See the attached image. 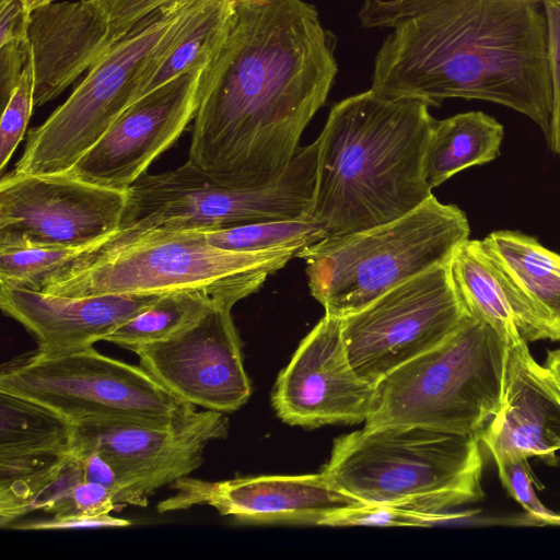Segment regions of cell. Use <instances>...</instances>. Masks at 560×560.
Returning a JSON list of instances; mask_svg holds the SVG:
<instances>
[{"label":"cell","instance_id":"1","mask_svg":"<svg viewBox=\"0 0 560 560\" xmlns=\"http://www.w3.org/2000/svg\"><path fill=\"white\" fill-rule=\"evenodd\" d=\"M335 48L310 2L235 0L202 69L188 162L234 188L281 177L334 84Z\"/></svg>","mask_w":560,"mask_h":560},{"label":"cell","instance_id":"2","mask_svg":"<svg viewBox=\"0 0 560 560\" xmlns=\"http://www.w3.org/2000/svg\"><path fill=\"white\" fill-rule=\"evenodd\" d=\"M373 91L440 106L447 98L503 105L546 137L552 116L540 0H439L393 27L377 51Z\"/></svg>","mask_w":560,"mask_h":560},{"label":"cell","instance_id":"3","mask_svg":"<svg viewBox=\"0 0 560 560\" xmlns=\"http://www.w3.org/2000/svg\"><path fill=\"white\" fill-rule=\"evenodd\" d=\"M434 121L428 104L372 89L335 104L317 138L308 218L340 236L422 205L432 196L423 162Z\"/></svg>","mask_w":560,"mask_h":560},{"label":"cell","instance_id":"4","mask_svg":"<svg viewBox=\"0 0 560 560\" xmlns=\"http://www.w3.org/2000/svg\"><path fill=\"white\" fill-rule=\"evenodd\" d=\"M205 230H119L54 273L42 292L66 296L196 292L233 307L298 255L296 249L233 252Z\"/></svg>","mask_w":560,"mask_h":560},{"label":"cell","instance_id":"5","mask_svg":"<svg viewBox=\"0 0 560 560\" xmlns=\"http://www.w3.org/2000/svg\"><path fill=\"white\" fill-rule=\"evenodd\" d=\"M479 435L420 425L363 428L334 441L323 471L366 504L446 513L483 498Z\"/></svg>","mask_w":560,"mask_h":560},{"label":"cell","instance_id":"6","mask_svg":"<svg viewBox=\"0 0 560 560\" xmlns=\"http://www.w3.org/2000/svg\"><path fill=\"white\" fill-rule=\"evenodd\" d=\"M465 212L433 195L392 222L301 249L310 292L338 318L352 315L381 295L438 265L451 260L469 238Z\"/></svg>","mask_w":560,"mask_h":560},{"label":"cell","instance_id":"7","mask_svg":"<svg viewBox=\"0 0 560 560\" xmlns=\"http://www.w3.org/2000/svg\"><path fill=\"white\" fill-rule=\"evenodd\" d=\"M506 352L499 332L471 314L444 342L376 384L364 428L420 425L479 435L502 402Z\"/></svg>","mask_w":560,"mask_h":560},{"label":"cell","instance_id":"8","mask_svg":"<svg viewBox=\"0 0 560 560\" xmlns=\"http://www.w3.org/2000/svg\"><path fill=\"white\" fill-rule=\"evenodd\" d=\"M318 155L317 139L300 147L277 180L254 188L224 186L188 161L142 174L128 189L119 230H218L264 221L308 218Z\"/></svg>","mask_w":560,"mask_h":560},{"label":"cell","instance_id":"9","mask_svg":"<svg viewBox=\"0 0 560 560\" xmlns=\"http://www.w3.org/2000/svg\"><path fill=\"white\" fill-rule=\"evenodd\" d=\"M0 390L37 402L73 424L118 420L164 425L196 411L141 365L102 354L93 346L15 359L2 366Z\"/></svg>","mask_w":560,"mask_h":560},{"label":"cell","instance_id":"10","mask_svg":"<svg viewBox=\"0 0 560 560\" xmlns=\"http://www.w3.org/2000/svg\"><path fill=\"white\" fill-rule=\"evenodd\" d=\"M188 0H175L139 22L97 61L70 96L31 129L12 170L67 173L132 103L140 73Z\"/></svg>","mask_w":560,"mask_h":560},{"label":"cell","instance_id":"11","mask_svg":"<svg viewBox=\"0 0 560 560\" xmlns=\"http://www.w3.org/2000/svg\"><path fill=\"white\" fill-rule=\"evenodd\" d=\"M452 278L450 261L390 289L342 318L349 362L376 386L405 363L450 338L470 316Z\"/></svg>","mask_w":560,"mask_h":560},{"label":"cell","instance_id":"12","mask_svg":"<svg viewBox=\"0 0 560 560\" xmlns=\"http://www.w3.org/2000/svg\"><path fill=\"white\" fill-rule=\"evenodd\" d=\"M127 190L68 173L19 174L0 180V243L93 246L120 229Z\"/></svg>","mask_w":560,"mask_h":560},{"label":"cell","instance_id":"13","mask_svg":"<svg viewBox=\"0 0 560 560\" xmlns=\"http://www.w3.org/2000/svg\"><path fill=\"white\" fill-rule=\"evenodd\" d=\"M73 425V445L96 448L117 471L129 505L141 508L159 488L198 469L206 446L229 433L225 413L207 409L164 425L118 420Z\"/></svg>","mask_w":560,"mask_h":560},{"label":"cell","instance_id":"14","mask_svg":"<svg viewBox=\"0 0 560 560\" xmlns=\"http://www.w3.org/2000/svg\"><path fill=\"white\" fill-rule=\"evenodd\" d=\"M133 352L139 365L165 389L196 407L234 412L250 397L242 342L229 306L217 305L174 336Z\"/></svg>","mask_w":560,"mask_h":560},{"label":"cell","instance_id":"15","mask_svg":"<svg viewBox=\"0 0 560 560\" xmlns=\"http://www.w3.org/2000/svg\"><path fill=\"white\" fill-rule=\"evenodd\" d=\"M374 400L375 386L349 362L342 319L327 314L301 341L271 394L277 416L305 428L365 422Z\"/></svg>","mask_w":560,"mask_h":560},{"label":"cell","instance_id":"16","mask_svg":"<svg viewBox=\"0 0 560 560\" xmlns=\"http://www.w3.org/2000/svg\"><path fill=\"white\" fill-rule=\"evenodd\" d=\"M202 69L167 82L127 107L67 173L127 190L194 120Z\"/></svg>","mask_w":560,"mask_h":560},{"label":"cell","instance_id":"17","mask_svg":"<svg viewBox=\"0 0 560 560\" xmlns=\"http://www.w3.org/2000/svg\"><path fill=\"white\" fill-rule=\"evenodd\" d=\"M175 493L158 505L160 513L209 505L244 524L323 525L332 513L360 504L323 470L298 476H257L220 481L183 477Z\"/></svg>","mask_w":560,"mask_h":560},{"label":"cell","instance_id":"18","mask_svg":"<svg viewBox=\"0 0 560 560\" xmlns=\"http://www.w3.org/2000/svg\"><path fill=\"white\" fill-rule=\"evenodd\" d=\"M479 439L495 464L530 457L559 463L560 396L524 338L508 346L502 402Z\"/></svg>","mask_w":560,"mask_h":560},{"label":"cell","instance_id":"19","mask_svg":"<svg viewBox=\"0 0 560 560\" xmlns=\"http://www.w3.org/2000/svg\"><path fill=\"white\" fill-rule=\"evenodd\" d=\"M163 294L120 293L66 296L0 284L2 312L19 322L44 355L92 347Z\"/></svg>","mask_w":560,"mask_h":560},{"label":"cell","instance_id":"20","mask_svg":"<svg viewBox=\"0 0 560 560\" xmlns=\"http://www.w3.org/2000/svg\"><path fill=\"white\" fill-rule=\"evenodd\" d=\"M28 35L36 107L58 97L120 39L106 14L89 0L37 8L31 14Z\"/></svg>","mask_w":560,"mask_h":560},{"label":"cell","instance_id":"21","mask_svg":"<svg viewBox=\"0 0 560 560\" xmlns=\"http://www.w3.org/2000/svg\"><path fill=\"white\" fill-rule=\"evenodd\" d=\"M482 252L527 341H560V254L536 237L499 230L480 240Z\"/></svg>","mask_w":560,"mask_h":560},{"label":"cell","instance_id":"22","mask_svg":"<svg viewBox=\"0 0 560 560\" xmlns=\"http://www.w3.org/2000/svg\"><path fill=\"white\" fill-rule=\"evenodd\" d=\"M235 0H188L140 73L132 103L167 82L205 68L223 42Z\"/></svg>","mask_w":560,"mask_h":560},{"label":"cell","instance_id":"23","mask_svg":"<svg viewBox=\"0 0 560 560\" xmlns=\"http://www.w3.org/2000/svg\"><path fill=\"white\" fill-rule=\"evenodd\" d=\"M503 137V126L482 112L435 119L423 162L427 183L433 189L467 167L493 161Z\"/></svg>","mask_w":560,"mask_h":560},{"label":"cell","instance_id":"24","mask_svg":"<svg viewBox=\"0 0 560 560\" xmlns=\"http://www.w3.org/2000/svg\"><path fill=\"white\" fill-rule=\"evenodd\" d=\"M74 425L32 400L0 390V457L66 454Z\"/></svg>","mask_w":560,"mask_h":560},{"label":"cell","instance_id":"25","mask_svg":"<svg viewBox=\"0 0 560 560\" xmlns=\"http://www.w3.org/2000/svg\"><path fill=\"white\" fill-rule=\"evenodd\" d=\"M455 287L468 311L488 322L508 346L522 339L514 312L492 268L480 240L463 242L450 260Z\"/></svg>","mask_w":560,"mask_h":560},{"label":"cell","instance_id":"26","mask_svg":"<svg viewBox=\"0 0 560 560\" xmlns=\"http://www.w3.org/2000/svg\"><path fill=\"white\" fill-rule=\"evenodd\" d=\"M81 480V460L72 450L42 469L0 485L1 527L37 512L55 514Z\"/></svg>","mask_w":560,"mask_h":560},{"label":"cell","instance_id":"27","mask_svg":"<svg viewBox=\"0 0 560 560\" xmlns=\"http://www.w3.org/2000/svg\"><path fill=\"white\" fill-rule=\"evenodd\" d=\"M217 305L222 304L202 293L163 294L152 305L120 325L104 341L133 352L141 346L174 336Z\"/></svg>","mask_w":560,"mask_h":560},{"label":"cell","instance_id":"28","mask_svg":"<svg viewBox=\"0 0 560 560\" xmlns=\"http://www.w3.org/2000/svg\"><path fill=\"white\" fill-rule=\"evenodd\" d=\"M209 244L233 252L301 250L326 237V230L310 218L249 223L203 231Z\"/></svg>","mask_w":560,"mask_h":560},{"label":"cell","instance_id":"29","mask_svg":"<svg viewBox=\"0 0 560 560\" xmlns=\"http://www.w3.org/2000/svg\"><path fill=\"white\" fill-rule=\"evenodd\" d=\"M91 247L0 243V284L42 291L54 273Z\"/></svg>","mask_w":560,"mask_h":560},{"label":"cell","instance_id":"30","mask_svg":"<svg viewBox=\"0 0 560 560\" xmlns=\"http://www.w3.org/2000/svg\"><path fill=\"white\" fill-rule=\"evenodd\" d=\"M452 513H430L386 505L360 504L339 510L329 515L322 526H416L427 527L456 517Z\"/></svg>","mask_w":560,"mask_h":560},{"label":"cell","instance_id":"31","mask_svg":"<svg viewBox=\"0 0 560 560\" xmlns=\"http://www.w3.org/2000/svg\"><path fill=\"white\" fill-rule=\"evenodd\" d=\"M35 77L32 54L24 70L2 105L0 122V172L4 175L5 167L15 149L25 136L34 102Z\"/></svg>","mask_w":560,"mask_h":560},{"label":"cell","instance_id":"32","mask_svg":"<svg viewBox=\"0 0 560 560\" xmlns=\"http://www.w3.org/2000/svg\"><path fill=\"white\" fill-rule=\"evenodd\" d=\"M495 465L503 487L532 518L542 525H560V514L539 500L527 459H508Z\"/></svg>","mask_w":560,"mask_h":560},{"label":"cell","instance_id":"33","mask_svg":"<svg viewBox=\"0 0 560 560\" xmlns=\"http://www.w3.org/2000/svg\"><path fill=\"white\" fill-rule=\"evenodd\" d=\"M119 508L112 493L102 485L81 480L58 511L49 518L100 517Z\"/></svg>","mask_w":560,"mask_h":560},{"label":"cell","instance_id":"34","mask_svg":"<svg viewBox=\"0 0 560 560\" xmlns=\"http://www.w3.org/2000/svg\"><path fill=\"white\" fill-rule=\"evenodd\" d=\"M439 0H363L359 20L365 28H393Z\"/></svg>","mask_w":560,"mask_h":560},{"label":"cell","instance_id":"35","mask_svg":"<svg viewBox=\"0 0 560 560\" xmlns=\"http://www.w3.org/2000/svg\"><path fill=\"white\" fill-rule=\"evenodd\" d=\"M108 18L112 30L122 38L139 22L175 0H89Z\"/></svg>","mask_w":560,"mask_h":560},{"label":"cell","instance_id":"36","mask_svg":"<svg viewBox=\"0 0 560 560\" xmlns=\"http://www.w3.org/2000/svg\"><path fill=\"white\" fill-rule=\"evenodd\" d=\"M72 450L81 460L83 480L104 486L112 493L117 505L129 504L128 493L117 471L96 448L73 445Z\"/></svg>","mask_w":560,"mask_h":560},{"label":"cell","instance_id":"37","mask_svg":"<svg viewBox=\"0 0 560 560\" xmlns=\"http://www.w3.org/2000/svg\"><path fill=\"white\" fill-rule=\"evenodd\" d=\"M31 57V43L11 40L0 44V96L5 104Z\"/></svg>","mask_w":560,"mask_h":560},{"label":"cell","instance_id":"38","mask_svg":"<svg viewBox=\"0 0 560 560\" xmlns=\"http://www.w3.org/2000/svg\"><path fill=\"white\" fill-rule=\"evenodd\" d=\"M547 24V54L552 86V114L560 109V0H540Z\"/></svg>","mask_w":560,"mask_h":560},{"label":"cell","instance_id":"39","mask_svg":"<svg viewBox=\"0 0 560 560\" xmlns=\"http://www.w3.org/2000/svg\"><path fill=\"white\" fill-rule=\"evenodd\" d=\"M130 521L109 515L100 517L24 518L13 523L10 529H67L86 527H127Z\"/></svg>","mask_w":560,"mask_h":560},{"label":"cell","instance_id":"40","mask_svg":"<svg viewBox=\"0 0 560 560\" xmlns=\"http://www.w3.org/2000/svg\"><path fill=\"white\" fill-rule=\"evenodd\" d=\"M542 368L548 382L560 396V348L547 352Z\"/></svg>","mask_w":560,"mask_h":560},{"label":"cell","instance_id":"41","mask_svg":"<svg viewBox=\"0 0 560 560\" xmlns=\"http://www.w3.org/2000/svg\"><path fill=\"white\" fill-rule=\"evenodd\" d=\"M547 139L552 151L560 155V109L551 116Z\"/></svg>","mask_w":560,"mask_h":560},{"label":"cell","instance_id":"42","mask_svg":"<svg viewBox=\"0 0 560 560\" xmlns=\"http://www.w3.org/2000/svg\"><path fill=\"white\" fill-rule=\"evenodd\" d=\"M22 2L25 4L27 10L32 13L37 8L49 4L51 2H55V0H22Z\"/></svg>","mask_w":560,"mask_h":560}]
</instances>
